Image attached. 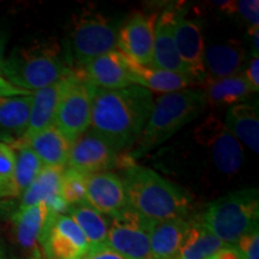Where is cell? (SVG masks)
<instances>
[{"label":"cell","instance_id":"1","mask_svg":"<svg viewBox=\"0 0 259 259\" xmlns=\"http://www.w3.org/2000/svg\"><path fill=\"white\" fill-rule=\"evenodd\" d=\"M154 106L153 93L139 85L94 88L90 130L116 153L135 147Z\"/></svg>","mask_w":259,"mask_h":259},{"label":"cell","instance_id":"2","mask_svg":"<svg viewBox=\"0 0 259 259\" xmlns=\"http://www.w3.org/2000/svg\"><path fill=\"white\" fill-rule=\"evenodd\" d=\"M122 161L121 180L130 208L151 222L185 219L191 205V198L185 191L127 156Z\"/></svg>","mask_w":259,"mask_h":259},{"label":"cell","instance_id":"3","mask_svg":"<svg viewBox=\"0 0 259 259\" xmlns=\"http://www.w3.org/2000/svg\"><path fill=\"white\" fill-rule=\"evenodd\" d=\"M73 64L56 41L19 47L3 63L0 76L16 88L32 93L66 78Z\"/></svg>","mask_w":259,"mask_h":259},{"label":"cell","instance_id":"4","mask_svg":"<svg viewBox=\"0 0 259 259\" xmlns=\"http://www.w3.org/2000/svg\"><path fill=\"white\" fill-rule=\"evenodd\" d=\"M205 107L202 90L189 88L161 95L154 101L143 132L127 157L135 161L163 144L184 126L198 118Z\"/></svg>","mask_w":259,"mask_h":259},{"label":"cell","instance_id":"5","mask_svg":"<svg viewBox=\"0 0 259 259\" xmlns=\"http://www.w3.org/2000/svg\"><path fill=\"white\" fill-rule=\"evenodd\" d=\"M199 219L223 244L235 245L247 233L258 229V190L244 189L226 194L210 203Z\"/></svg>","mask_w":259,"mask_h":259},{"label":"cell","instance_id":"6","mask_svg":"<svg viewBox=\"0 0 259 259\" xmlns=\"http://www.w3.org/2000/svg\"><path fill=\"white\" fill-rule=\"evenodd\" d=\"M94 87L74 70L64 79V89L58 105L54 126L71 142L90 128Z\"/></svg>","mask_w":259,"mask_h":259},{"label":"cell","instance_id":"7","mask_svg":"<svg viewBox=\"0 0 259 259\" xmlns=\"http://www.w3.org/2000/svg\"><path fill=\"white\" fill-rule=\"evenodd\" d=\"M118 25L105 16L82 11L73 19L71 47L76 64L84 66L90 60L118 50Z\"/></svg>","mask_w":259,"mask_h":259},{"label":"cell","instance_id":"8","mask_svg":"<svg viewBox=\"0 0 259 259\" xmlns=\"http://www.w3.org/2000/svg\"><path fill=\"white\" fill-rule=\"evenodd\" d=\"M151 223L128 206L112 216L107 247L127 259H150L149 231Z\"/></svg>","mask_w":259,"mask_h":259},{"label":"cell","instance_id":"9","mask_svg":"<svg viewBox=\"0 0 259 259\" xmlns=\"http://www.w3.org/2000/svg\"><path fill=\"white\" fill-rule=\"evenodd\" d=\"M41 248L47 259H85L90 253L85 236L67 213L50 219Z\"/></svg>","mask_w":259,"mask_h":259},{"label":"cell","instance_id":"10","mask_svg":"<svg viewBox=\"0 0 259 259\" xmlns=\"http://www.w3.org/2000/svg\"><path fill=\"white\" fill-rule=\"evenodd\" d=\"M197 141L210 149L216 168L225 174H235L244 162L242 144L225 124L215 116H209L197 130Z\"/></svg>","mask_w":259,"mask_h":259},{"label":"cell","instance_id":"11","mask_svg":"<svg viewBox=\"0 0 259 259\" xmlns=\"http://www.w3.org/2000/svg\"><path fill=\"white\" fill-rule=\"evenodd\" d=\"M118 163V153L89 128L71 144L66 167L89 177L108 171Z\"/></svg>","mask_w":259,"mask_h":259},{"label":"cell","instance_id":"12","mask_svg":"<svg viewBox=\"0 0 259 259\" xmlns=\"http://www.w3.org/2000/svg\"><path fill=\"white\" fill-rule=\"evenodd\" d=\"M80 71L94 88L116 90L136 85L131 59L119 50L90 60Z\"/></svg>","mask_w":259,"mask_h":259},{"label":"cell","instance_id":"13","mask_svg":"<svg viewBox=\"0 0 259 259\" xmlns=\"http://www.w3.org/2000/svg\"><path fill=\"white\" fill-rule=\"evenodd\" d=\"M157 16L136 14L120 25L116 36L118 50L136 63L151 66L153 64L155 23Z\"/></svg>","mask_w":259,"mask_h":259},{"label":"cell","instance_id":"14","mask_svg":"<svg viewBox=\"0 0 259 259\" xmlns=\"http://www.w3.org/2000/svg\"><path fill=\"white\" fill-rule=\"evenodd\" d=\"M174 41L181 61L186 66L190 76L196 83H204L206 74L204 71V38L199 24L193 19L186 18L179 10H176L174 19Z\"/></svg>","mask_w":259,"mask_h":259},{"label":"cell","instance_id":"15","mask_svg":"<svg viewBox=\"0 0 259 259\" xmlns=\"http://www.w3.org/2000/svg\"><path fill=\"white\" fill-rule=\"evenodd\" d=\"M87 203L111 218L128 208L127 193L121 178L111 171L89 176L87 178Z\"/></svg>","mask_w":259,"mask_h":259},{"label":"cell","instance_id":"16","mask_svg":"<svg viewBox=\"0 0 259 259\" xmlns=\"http://www.w3.org/2000/svg\"><path fill=\"white\" fill-rule=\"evenodd\" d=\"M176 10L177 9L173 8L166 9L160 16H157L156 23H155L154 52L151 66L191 77L186 66L178 54L176 41H174Z\"/></svg>","mask_w":259,"mask_h":259},{"label":"cell","instance_id":"17","mask_svg":"<svg viewBox=\"0 0 259 259\" xmlns=\"http://www.w3.org/2000/svg\"><path fill=\"white\" fill-rule=\"evenodd\" d=\"M52 216L46 203L18 209L12 215L16 240L34 259H40L41 239Z\"/></svg>","mask_w":259,"mask_h":259},{"label":"cell","instance_id":"18","mask_svg":"<svg viewBox=\"0 0 259 259\" xmlns=\"http://www.w3.org/2000/svg\"><path fill=\"white\" fill-rule=\"evenodd\" d=\"M247 52L241 42L229 40L212 44L204 51V71L206 79H218L235 76L244 70Z\"/></svg>","mask_w":259,"mask_h":259},{"label":"cell","instance_id":"19","mask_svg":"<svg viewBox=\"0 0 259 259\" xmlns=\"http://www.w3.org/2000/svg\"><path fill=\"white\" fill-rule=\"evenodd\" d=\"M31 95L0 99V143L14 144L24 138L29 124Z\"/></svg>","mask_w":259,"mask_h":259},{"label":"cell","instance_id":"20","mask_svg":"<svg viewBox=\"0 0 259 259\" xmlns=\"http://www.w3.org/2000/svg\"><path fill=\"white\" fill-rule=\"evenodd\" d=\"M23 139L44 167H66L71 142L54 125Z\"/></svg>","mask_w":259,"mask_h":259},{"label":"cell","instance_id":"21","mask_svg":"<svg viewBox=\"0 0 259 259\" xmlns=\"http://www.w3.org/2000/svg\"><path fill=\"white\" fill-rule=\"evenodd\" d=\"M187 223L186 219L151 223L149 231L150 259H177Z\"/></svg>","mask_w":259,"mask_h":259},{"label":"cell","instance_id":"22","mask_svg":"<svg viewBox=\"0 0 259 259\" xmlns=\"http://www.w3.org/2000/svg\"><path fill=\"white\" fill-rule=\"evenodd\" d=\"M64 79L31 93L29 124L24 138L54 124L57 108L64 89Z\"/></svg>","mask_w":259,"mask_h":259},{"label":"cell","instance_id":"23","mask_svg":"<svg viewBox=\"0 0 259 259\" xmlns=\"http://www.w3.org/2000/svg\"><path fill=\"white\" fill-rule=\"evenodd\" d=\"M225 126L234 137L255 154L259 153V113L257 105L248 102L231 106Z\"/></svg>","mask_w":259,"mask_h":259},{"label":"cell","instance_id":"24","mask_svg":"<svg viewBox=\"0 0 259 259\" xmlns=\"http://www.w3.org/2000/svg\"><path fill=\"white\" fill-rule=\"evenodd\" d=\"M131 66L136 85L148 89L151 93L157 92L169 94L179 92V90L189 89L190 87L196 84L194 79L189 76H185V74L161 70L153 66H145V65L136 63L132 59Z\"/></svg>","mask_w":259,"mask_h":259},{"label":"cell","instance_id":"25","mask_svg":"<svg viewBox=\"0 0 259 259\" xmlns=\"http://www.w3.org/2000/svg\"><path fill=\"white\" fill-rule=\"evenodd\" d=\"M226 246L203 225L198 216L187 223L177 259H209Z\"/></svg>","mask_w":259,"mask_h":259},{"label":"cell","instance_id":"26","mask_svg":"<svg viewBox=\"0 0 259 259\" xmlns=\"http://www.w3.org/2000/svg\"><path fill=\"white\" fill-rule=\"evenodd\" d=\"M203 85L202 92L206 106L211 107L234 106L245 102V100L254 93L242 73L225 78L206 79Z\"/></svg>","mask_w":259,"mask_h":259},{"label":"cell","instance_id":"27","mask_svg":"<svg viewBox=\"0 0 259 259\" xmlns=\"http://www.w3.org/2000/svg\"><path fill=\"white\" fill-rule=\"evenodd\" d=\"M66 213L76 222L85 236L90 252L107 247L109 222L103 213L97 211L88 203L70 205Z\"/></svg>","mask_w":259,"mask_h":259},{"label":"cell","instance_id":"28","mask_svg":"<svg viewBox=\"0 0 259 259\" xmlns=\"http://www.w3.org/2000/svg\"><path fill=\"white\" fill-rule=\"evenodd\" d=\"M64 169L65 168L58 167L42 168L30 186L19 196V202L16 210L35 205L37 203H47L54 197L61 196L60 185Z\"/></svg>","mask_w":259,"mask_h":259},{"label":"cell","instance_id":"29","mask_svg":"<svg viewBox=\"0 0 259 259\" xmlns=\"http://www.w3.org/2000/svg\"><path fill=\"white\" fill-rule=\"evenodd\" d=\"M11 148L15 154V183L19 197L30 186L44 166L24 139L11 144Z\"/></svg>","mask_w":259,"mask_h":259},{"label":"cell","instance_id":"30","mask_svg":"<svg viewBox=\"0 0 259 259\" xmlns=\"http://www.w3.org/2000/svg\"><path fill=\"white\" fill-rule=\"evenodd\" d=\"M87 176L65 167L61 177L60 194L67 205L87 203Z\"/></svg>","mask_w":259,"mask_h":259},{"label":"cell","instance_id":"31","mask_svg":"<svg viewBox=\"0 0 259 259\" xmlns=\"http://www.w3.org/2000/svg\"><path fill=\"white\" fill-rule=\"evenodd\" d=\"M18 197L15 183V154L11 145L0 143V199Z\"/></svg>","mask_w":259,"mask_h":259},{"label":"cell","instance_id":"32","mask_svg":"<svg viewBox=\"0 0 259 259\" xmlns=\"http://www.w3.org/2000/svg\"><path fill=\"white\" fill-rule=\"evenodd\" d=\"M216 5L227 14H236L247 22L250 27L259 25L258 0H239V2H216Z\"/></svg>","mask_w":259,"mask_h":259},{"label":"cell","instance_id":"33","mask_svg":"<svg viewBox=\"0 0 259 259\" xmlns=\"http://www.w3.org/2000/svg\"><path fill=\"white\" fill-rule=\"evenodd\" d=\"M238 250L240 251L244 259H259V233L254 229L236 242Z\"/></svg>","mask_w":259,"mask_h":259},{"label":"cell","instance_id":"34","mask_svg":"<svg viewBox=\"0 0 259 259\" xmlns=\"http://www.w3.org/2000/svg\"><path fill=\"white\" fill-rule=\"evenodd\" d=\"M244 77L247 80L250 87L254 93L259 90V59L258 58H251V61L246 67Z\"/></svg>","mask_w":259,"mask_h":259},{"label":"cell","instance_id":"35","mask_svg":"<svg viewBox=\"0 0 259 259\" xmlns=\"http://www.w3.org/2000/svg\"><path fill=\"white\" fill-rule=\"evenodd\" d=\"M31 95V93L24 92V90L16 88V87L10 84L8 80L0 76V99L2 97H12V96H24Z\"/></svg>","mask_w":259,"mask_h":259},{"label":"cell","instance_id":"36","mask_svg":"<svg viewBox=\"0 0 259 259\" xmlns=\"http://www.w3.org/2000/svg\"><path fill=\"white\" fill-rule=\"evenodd\" d=\"M85 259H127V258H125L124 255L118 253V252L113 251L112 248L103 247V248H100V250L90 252L88 257Z\"/></svg>","mask_w":259,"mask_h":259},{"label":"cell","instance_id":"37","mask_svg":"<svg viewBox=\"0 0 259 259\" xmlns=\"http://www.w3.org/2000/svg\"><path fill=\"white\" fill-rule=\"evenodd\" d=\"M248 34L251 38V52L252 58H258L259 56V25L255 27H250Z\"/></svg>","mask_w":259,"mask_h":259},{"label":"cell","instance_id":"38","mask_svg":"<svg viewBox=\"0 0 259 259\" xmlns=\"http://www.w3.org/2000/svg\"><path fill=\"white\" fill-rule=\"evenodd\" d=\"M5 47H6V36L5 32L0 29V71H2L3 63H4V54H5Z\"/></svg>","mask_w":259,"mask_h":259}]
</instances>
